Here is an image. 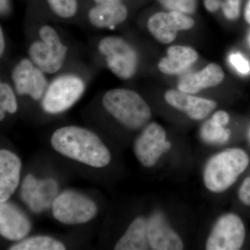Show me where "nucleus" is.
<instances>
[{"mask_svg": "<svg viewBox=\"0 0 250 250\" xmlns=\"http://www.w3.org/2000/svg\"><path fill=\"white\" fill-rule=\"evenodd\" d=\"M240 202L246 207H250V176L242 182L238 191Z\"/></svg>", "mask_w": 250, "mask_h": 250, "instance_id": "29", "label": "nucleus"}, {"mask_svg": "<svg viewBox=\"0 0 250 250\" xmlns=\"http://www.w3.org/2000/svg\"><path fill=\"white\" fill-rule=\"evenodd\" d=\"M250 156L241 148H228L217 153L207 161L202 179L206 188L221 193L236 183L249 166Z\"/></svg>", "mask_w": 250, "mask_h": 250, "instance_id": "2", "label": "nucleus"}, {"mask_svg": "<svg viewBox=\"0 0 250 250\" xmlns=\"http://www.w3.org/2000/svg\"><path fill=\"white\" fill-rule=\"evenodd\" d=\"M58 191V183L54 179H39L28 174L21 187V197L31 210L39 213L52 207Z\"/></svg>", "mask_w": 250, "mask_h": 250, "instance_id": "10", "label": "nucleus"}, {"mask_svg": "<svg viewBox=\"0 0 250 250\" xmlns=\"http://www.w3.org/2000/svg\"><path fill=\"white\" fill-rule=\"evenodd\" d=\"M205 6L207 11L213 13L220 9V3L218 0H205Z\"/></svg>", "mask_w": 250, "mask_h": 250, "instance_id": "31", "label": "nucleus"}, {"mask_svg": "<svg viewBox=\"0 0 250 250\" xmlns=\"http://www.w3.org/2000/svg\"><path fill=\"white\" fill-rule=\"evenodd\" d=\"M229 62L241 75H247L250 73V62L243 54L239 52L231 54L229 57Z\"/></svg>", "mask_w": 250, "mask_h": 250, "instance_id": "27", "label": "nucleus"}, {"mask_svg": "<svg viewBox=\"0 0 250 250\" xmlns=\"http://www.w3.org/2000/svg\"><path fill=\"white\" fill-rule=\"evenodd\" d=\"M147 239L149 250H182L184 243L162 213H154L147 218Z\"/></svg>", "mask_w": 250, "mask_h": 250, "instance_id": "11", "label": "nucleus"}, {"mask_svg": "<svg viewBox=\"0 0 250 250\" xmlns=\"http://www.w3.org/2000/svg\"><path fill=\"white\" fill-rule=\"evenodd\" d=\"M16 92L13 85L1 80L0 83V121H2L6 113L15 114L18 109Z\"/></svg>", "mask_w": 250, "mask_h": 250, "instance_id": "23", "label": "nucleus"}, {"mask_svg": "<svg viewBox=\"0 0 250 250\" xmlns=\"http://www.w3.org/2000/svg\"><path fill=\"white\" fill-rule=\"evenodd\" d=\"M224 16L229 21H235L241 14V0H225L223 4Z\"/></svg>", "mask_w": 250, "mask_h": 250, "instance_id": "28", "label": "nucleus"}, {"mask_svg": "<svg viewBox=\"0 0 250 250\" xmlns=\"http://www.w3.org/2000/svg\"><path fill=\"white\" fill-rule=\"evenodd\" d=\"M249 42H250V37H249Z\"/></svg>", "mask_w": 250, "mask_h": 250, "instance_id": "35", "label": "nucleus"}, {"mask_svg": "<svg viewBox=\"0 0 250 250\" xmlns=\"http://www.w3.org/2000/svg\"><path fill=\"white\" fill-rule=\"evenodd\" d=\"M21 159L7 150L0 151V202H7L16 191L21 177Z\"/></svg>", "mask_w": 250, "mask_h": 250, "instance_id": "16", "label": "nucleus"}, {"mask_svg": "<svg viewBox=\"0 0 250 250\" xmlns=\"http://www.w3.org/2000/svg\"><path fill=\"white\" fill-rule=\"evenodd\" d=\"M224 79L225 72L222 67L215 62H210L200 71L184 75L179 81L177 89L194 95L217 86L223 82Z\"/></svg>", "mask_w": 250, "mask_h": 250, "instance_id": "15", "label": "nucleus"}, {"mask_svg": "<svg viewBox=\"0 0 250 250\" xmlns=\"http://www.w3.org/2000/svg\"><path fill=\"white\" fill-rule=\"evenodd\" d=\"M244 16L246 22L250 25V0L248 1L245 8Z\"/></svg>", "mask_w": 250, "mask_h": 250, "instance_id": "33", "label": "nucleus"}, {"mask_svg": "<svg viewBox=\"0 0 250 250\" xmlns=\"http://www.w3.org/2000/svg\"><path fill=\"white\" fill-rule=\"evenodd\" d=\"M97 49L105 66L119 80H131L137 73L139 54L125 38L118 35L104 36L99 40Z\"/></svg>", "mask_w": 250, "mask_h": 250, "instance_id": "4", "label": "nucleus"}, {"mask_svg": "<svg viewBox=\"0 0 250 250\" xmlns=\"http://www.w3.org/2000/svg\"><path fill=\"white\" fill-rule=\"evenodd\" d=\"M9 8V1L8 0H1V14L6 12Z\"/></svg>", "mask_w": 250, "mask_h": 250, "instance_id": "34", "label": "nucleus"}, {"mask_svg": "<svg viewBox=\"0 0 250 250\" xmlns=\"http://www.w3.org/2000/svg\"><path fill=\"white\" fill-rule=\"evenodd\" d=\"M31 229L27 215L13 204L1 202L0 205V233L6 239L19 241L25 238Z\"/></svg>", "mask_w": 250, "mask_h": 250, "instance_id": "13", "label": "nucleus"}, {"mask_svg": "<svg viewBox=\"0 0 250 250\" xmlns=\"http://www.w3.org/2000/svg\"><path fill=\"white\" fill-rule=\"evenodd\" d=\"M202 137L208 143H225L229 139L231 131L210 119L206 122L201 129Z\"/></svg>", "mask_w": 250, "mask_h": 250, "instance_id": "25", "label": "nucleus"}, {"mask_svg": "<svg viewBox=\"0 0 250 250\" xmlns=\"http://www.w3.org/2000/svg\"><path fill=\"white\" fill-rule=\"evenodd\" d=\"M195 21L188 15L169 11L157 12L147 20V28L152 37L161 44H170L177 38L179 31L190 30Z\"/></svg>", "mask_w": 250, "mask_h": 250, "instance_id": "9", "label": "nucleus"}, {"mask_svg": "<svg viewBox=\"0 0 250 250\" xmlns=\"http://www.w3.org/2000/svg\"><path fill=\"white\" fill-rule=\"evenodd\" d=\"M38 37L48 46L49 50L53 56L56 71L58 73L66 62L68 57V47L62 41L57 29L50 24H42L39 28Z\"/></svg>", "mask_w": 250, "mask_h": 250, "instance_id": "19", "label": "nucleus"}, {"mask_svg": "<svg viewBox=\"0 0 250 250\" xmlns=\"http://www.w3.org/2000/svg\"><path fill=\"white\" fill-rule=\"evenodd\" d=\"M170 147L165 129L159 123H151L145 126L135 141L134 152L144 167H152Z\"/></svg>", "mask_w": 250, "mask_h": 250, "instance_id": "8", "label": "nucleus"}, {"mask_svg": "<svg viewBox=\"0 0 250 250\" xmlns=\"http://www.w3.org/2000/svg\"><path fill=\"white\" fill-rule=\"evenodd\" d=\"M51 144L59 154L91 167L101 168L111 161V153L98 135L81 126L70 125L56 130Z\"/></svg>", "mask_w": 250, "mask_h": 250, "instance_id": "1", "label": "nucleus"}, {"mask_svg": "<svg viewBox=\"0 0 250 250\" xmlns=\"http://www.w3.org/2000/svg\"><path fill=\"white\" fill-rule=\"evenodd\" d=\"M81 74L75 72L61 73L49 82L41 100L45 113L59 114L71 108L82 98L86 88V82Z\"/></svg>", "mask_w": 250, "mask_h": 250, "instance_id": "5", "label": "nucleus"}, {"mask_svg": "<svg viewBox=\"0 0 250 250\" xmlns=\"http://www.w3.org/2000/svg\"><path fill=\"white\" fill-rule=\"evenodd\" d=\"M51 11L57 18L62 20H71L78 12L77 0H46Z\"/></svg>", "mask_w": 250, "mask_h": 250, "instance_id": "24", "label": "nucleus"}, {"mask_svg": "<svg viewBox=\"0 0 250 250\" xmlns=\"http://www.w3.org/2000/svg\"><path fill=\"white\" fill-rule=\"evenodd\" d=\"M246 229L241 217L234 213L222 215L215 222L206 241L207 250H238L244 245Z\"/></svg>", "mask_w": 250, "mask_h": 250, "instance_id": "7", "label": "nucleus"}, {"mask_svg": "<svg viewBox=\"0 0 250 250\" xmlns=\"http://www.w3.org/2000/svg\"><path fill=\"white\" fill-rule=\"evenodd\" d=\"M10 250H64L65 246L49 236H34L16 243Z\"/></svg>", "mask_w": 250, "mask_h": 250, "instance_id": "22", "label": "nucleus"}, {"mask_svg": "<svg viewBox=\"0 0 250 250\" xmlns=\"http://www.w3.org/2000/svg\"><path fill=\"white\" fill-rule=\"evenodd\" d=\"M28 57L40 68L48 75H56L53 56L49 50L48 46L39 37L31 41L27 49Z\"/></svg>", "mask_w": 250, "mask_h": 250, "instance_id": "21", "label": "nucleus"}, {"mask_svg": "<svg viewBox=\"0 0 250 250\" xmlns=\"http://www.w3.org/2000/svg\"><path fill=\"white\" fill-rule=\"evenodd\" d=\"M102 103L106 111L127 129L144 128L152 118L150 106L133 90L125 88L108 90L103 95Z\"/></svg>", "mask_w": 250, "mask_h": 250, "instance_id": "3", "label": "nucleus"}, {"mask_svg": "<svg viewBox=\"0 0 250 250\" xmlns=\"http://www.w3.org/2000/svg\"><path fill=\"white\" fill-rule=\"evenodd\" d=\"M116 250H149L147 239V218H135L114 247Z\"/></svg>", "mask_w": 250, "mask_h": 250, "instance_id": "18", "label": "nucleus"}, {"mask_svg": "<svg viewBox=\"0 0 250 250\" xmlns=\"http://www.w3.org/2000/svg\"><path fill=\"white\" fill-rule=\"evenodd\" d=\"M210 119L220 126H225L229 122L230 117L228 112L220 110V111L215 112Z\"/></svg>", "mask_w": 250, "mask_h": 250, "instance_id": "30", "label": "nucleus"}, {"mask_svg": "<svg viewBox=\"0 0 250 250\" xmlns=\"http://www.w3.org/2000/svg\"><path fill=\"white\" fill-rule=\"evenodd\" d=\"M199 54L192 47L173 45L167 50V56L158 62V69L161 73L176 75L182 73L198 60Z\"/></svg>", "mask_w": 250, "mask_h": 250, "instance_id": "17", "label": "nucleus"}, {"mask_svg": "<svg viewBox=\"0 0 250 250\" xmlns=\"http://www.w3.org/2000/svg\"><path fill=\"white\" fill-rule=\"evenodd\" d=\"M127 8L122 0L94 5L88 11L87 19L92 27L98 29L113 30L127 19Z\"/></svg>", "mask_w": 250, "mask_h": 250, "instance_id": "14", "label": "nucleus"}, {"mask_svg": "<svg viewBox=\"0 0 250 250\" xmlns=\"http://www.w3.org/2000/svg\"><path fill=\"white\" fill-rule=\"evenodd\" d=\"M52 208L54 218L67 225L88 223L98 213V207L93 200L72 190L59 194Z\"/></svg>", "mask_w": 250, "mask_h": 250, "instance_id": "6", "label": "nucleus"}, {"mask_svg": "<svg viewBox=\"0 0 250 250\" xmlns=\"http://www.w3.org/2000/svg\"><path fill=\"white\" fill-rule=\"evenodd\" d=\"M36 66L29 57L20 59L11 72L12 85L17 95H30Z\"/></svg>", "mask_w": 250, "mask_h": 250, "instance_id": "20", "label": "nucleus"}, {"mask_svg": "<svg viewBox=\"0 0 250 250\" xmlns=\"http://www.w3.org/2000/svg\"><path fill=\"white\" fill-rule=\"evenodd\" d=\"M166 9L170 11L192 14L197 7L196 0H159Z\"/></svg>", "mask_w": 250, "mask_h": 250, "instance_id": "26", "label": "nucleus"}, {"mask_svg": "<svg viewBox=\"0 0 250 250\" xmlns=\"http://www.w3.org/2000/svg\"><path fill=\"white\" fill-rule=\"evenodd\" d=\"M164 99L167 104L196 121L206 119L218 105L214 100L200 98L178 89L166 90Z\"/></svg>", "mask_w": 250, "mask_h": 250, "instance_id": "12", "label": "nucleus"}, {"mask_svg": "<svg viewBox=\"0 0 250 250\" xmlns=\"http://www.w3.org/2000/svg\"><path fill=\"white\" fill-rule=\"evenodd\" d=\"M6 47V38H5L4 31L2 26H1L0 27V56H1V58H3V57H4Z\"/></svg>", "mask_w": 250, "mask_h": 250, "instance_id": "32", "label": "nucleus"}]
</instances>
